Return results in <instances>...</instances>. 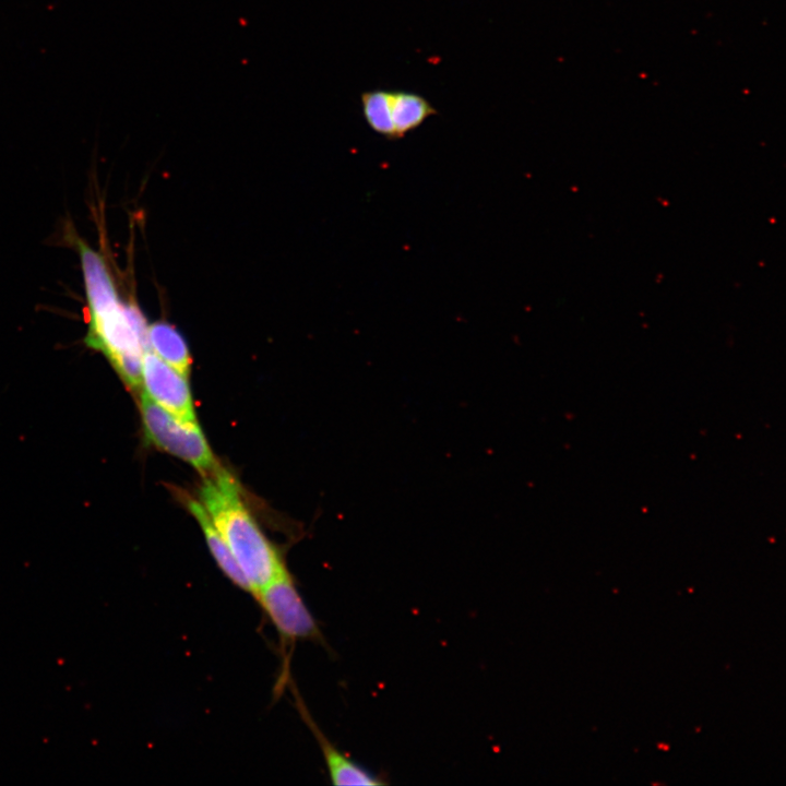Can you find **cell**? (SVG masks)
Returning <instances> with one entry per match:
<instances>
[{
    "label": "cell",
    "instance_id": "1",
    "mask_svg": "<svg viewBox=\"0 0 786 786\" xmlns=\"http://www.w3.org/2000/svg\"><path fill=\"white\" fill-rule=\"evenodd\" d=\"M83 278L88 307L85 343L102 352L123 382L138 390L142 385V359L147 350L145 320L136 306L119 300L107 269H91Z\"/></svg>",
    "mask_w": 786,
    "mask_h": 786
},
{
    "label": "cell",
    "instance_id": "2",
    "mask_svg": "<svg viewBox=\"0 0 786 786\" xmlns=\"http://www.w3.org/2000/svg\"><path fill=\"white\" fill-rule=\"evenodd\" d=\"M200 502L219 532L253 594L286 571L277 549L246 508L237 480L221 466L205 476Z\"/></svg>",
    "mask_w": 786,
    "mask_h": 786
},
{
    "label": "cell",
    "instance_id": "3",
    "mask_svg": "<svg viewBox=\"0 0 786 786\" xmlns=\"http://www.w3.org/2000/svg\"><path fill=\"white\" fill-rule=\"evenodd\" d=\"M140 407L145 437L151 443L190 463L204 476L219 467L198 424L182 422L144 392Z\"/></svg>",
    "mask_w": 786,
    "mask_h": 786
},
{
    "label": "cell",
    "instance_id": "4",
    "mask_svg": "<svg viewBox=\"0 0 786 786\" xmlns=\"http://www.w3.org/2000/svg\"><path fill=\"white\" fill-rule=\"evenodd\" d=\"M279 638L285 642H323L322 633L286 570L253 594Z\"/></svg>",
    "mask_w": 786,
    "mask_h": 786
},
{
    "label": "cell",
    "instance_id": "5",
    "mask_svg": "<svg viewBox=\"0 0 786 786\" xmlns=\"http://www.w3.org/2000/svg\"><path fill=\"white\" fill-rule=\"evenodd\" d=\"M144 393L186 424H198L187 377L147 349L142 359Z\"/></svg>",
    "mask_w": 786,
    "mask_h": 786
},
{
    "label": "cell",
    "instance_id": "6",
    "mask_svg": "<svg viewBox=\"0 0 786 786\" xmlns=\"http://www.w3.org/2000/svg\"><path fill=\"white\" fill-rule=\"evenodd\" d=\"M301 715L320 746L329 776L334 785L378 786L388 784L382 775L370 772L340 751L318 728L305 708L301 710Z\"/></svg>",
    "mask_w": 786,
    "mask_h": 786
},
{
    "label": "cell",
    "instance_id": "7",
    "mask_svg": "<svg viewBox=\"0 0 786 786\" xmlns=\"http://www.w3.org/2000/svg\"><path fill=\"white\" fill-rule=\"evenodd\" d=\"M187 508L199 523L209 550L221 571L240 590L250 593V585L239 569L226 543L210 519L209 513L200 501L187 500Z\"/></svg>",
    "mask_w": 786,
    "mask_h": 786
},
{
    "label": "cell",
    "instance_id": "8",
    "mask_svg": "<svg viewBox=\"0 0 786 786\" xmlns=\"http://www.w3.org/2000/svg\"><path fill=\"white\" fill-rule=\"evenodd\" d=\"M147 349L157 355L184 377L189 376L191 358L180 333L167 322L147 325Z\"/></svg>",
    "mask_w": 786,
    "mask_h": 786
},
{
    "label": "cell",
    "instance_id": "9",
    "mask_svg": "<svg viewBox=\"0 0 786 786\" xmlns=\"http://www.w3.org/2000/svg\"><path fill=\"white\" fill-rule=\"evenodd\" d=\"M390 107L395 140L403 139L429 117L437 115L428 99L413 92L390 91Z\"/></svg>",
    "mask_w": 786,
    "mask_h": 786
},
{
    "label": "cell",
    "instance_id": "10",
    "mask_svg": "<svg viewBox=\"0 0 786 786\" xmlns=\"http://www.w3.org/2000/svg\"><path fill=\"white\" fill-rule=\"evenodd\" d=\"M362 116L369 128L386 140H395L390 107V91L373 90L361 94Z\"/></svg>",
    "mask_w": 786,
    "mask_h": 786
}]
</instances>
